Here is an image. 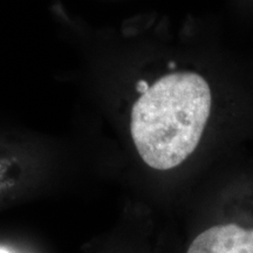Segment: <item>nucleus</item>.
Masks as SVG:
<instances>
[{"instance_id": "f03ea898", "label": "nucleus", "mask_w": 253, "mask_h": 253, "mask_svg": "<svg viewBox=\"0 0 253 253\" xmlns=\"http://www.w3.org/2000/svg\"><path fill=\"white\" fill-rule=\"evenodd\" d=\"M186 253H253V229L223 224L203 231Z\"/></svg>"}, {"instance_id": "f257e3e1", "label": "nucleus", "mask_w": 253, "mask_h": 253, "mask_svg": "<svg viewBox=\"0 0 253 253\" xmlns=\"http://www.w3.org/2000/svg\"><path fill=\"white\" fill-rule=\"evenodd\" d=\"M211 106V88L199 74L181 72L158 79L131 112V137L144 163L170 170L184 162L201 142Z\"/></svg>"}, {"instance_id": "7ed1b4c3", "label": "nucleus", "mask_w": 253, "mask_h": 253, "mask_svg": "<svg viewBox=\"0 0 253 253\" xmlns=\"http://www.w3.org/2000/svg\"><path fill=\"white\" fill-rule=\"evenodd\" d=\"M0 253H9V252L6 251V250H0Z\"/></svg>"}]
</instances>
